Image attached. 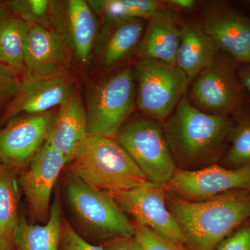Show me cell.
<instances>
[{"label":"cell","mask_w":250,"mask_h":250,"mask_svg":"<svg viewBox=\"0 0 250 250\" xmlns=\"http://www.w3.org/2000/svg\"><path fill=\"white\" fill-rule=\"evenodd\" d=\"M166 198L191 250H216L250 218V190H234L204 202Z\"/></svg>","instance_id":"obj_1"},{"label":"cell","mask_w":250,"mask_h":250,"mask_svg":"<svg viewBox=\"0 0 250 250\" xmlns=\"http://www.w3.org/2000/svg\"><path fill=\"white\" fill-rule=\"evenodd\" d=\"M164 130L176 164L195 168L213 161L233 127L226 116L195 107L186 94Z\"/></svg>","instance_id":"obj_2"},{"label":"cell","mask_w":250,"mask_h":250,"mask_svg":"<svg viewBox=\"0 0 250 250\" xmlns=\"http://www.w3.org/2000/svg\"><path fill=\"white\" fill-rule=\"evenodd\" d=\"M72 174L103 191H126L149 182L132 158L116 140L88 136L71 161Z\"/></svg>","instance_id":"obj_3"},{"label":"cell","mask_w":250,"mask_h":250,"mask_svg":"<svg viewBox=\"0 0 250 250\" xmlns=\"http://www.w3.org/2000/svg\"><path fill=\"white\" fill-rule=\"evenodd\" d=\"M136 104L134 73L129 67L100 80L87 98L88 136L116 138Z\"/></svg>","instance_id":"obj_4"},{"label":"cell","mask_w":250,"mask_h":250,"mask_svg":"<svg viewBox=\"0 0 250 250\" xmlns=\"http://www.w3.org/2000/svg\"><path fill=\"white\" fill-rule=\"evenodd\" d=\"M117 142L132 158L149 182L165 186L177 170V164L159 122L139 119L121 128Z\"/></svg>","instance_id":"obj_5"},{"label":"cell","mask_w":250,"mask_h":250,"mask_svg":"<svg viewBox=\"0 0 250 250\" xmlns=\"http://www.w3.org/2000/svg\"><path fill=\"white\" fill-rule=\"evenodd\" d=\"M136 105L157 122L166 121L186 95L189 80L176 65L141 59L135 67Z\"/></svg>","instance_id":"obj_6"},{"label":"cell","mask_w":250,"mask_h":250,"mask_svg":"<svg viewBox=\"0 0 250 250\" xmlns=\"http://www.w3.org/2000/svg\"><path fill=\"white\" fill-rule=\"evenodd\" d=\"M67 200L82 224L105 238L131 236L136 227L111 194L90 187L75 176L66 183Z\"/></svg>","instance_id":"obj_7"},{"label":"cell","mask_w":250,"mask_h":250,"mask_svg":"<svg viewBox=\"0 0 250 250\" xmlns=\"http://www.w3.org/2000/svg\"><path fill=\"white\" fill-rule=\"evenodd\" d=\"M166 192L165 186L149 182L132 190L110 194L138 225L149 228L167 241L184 246L187 244L185 234L167 207Z\"/></svg>","instance_id":"obj_8"},{"label":"cell","mask_w":250,"mask_h":250,"mask_svg":"<svg viewBox=\"0 0 250 250\" xmlns=\"http://www.w3.org/2000/svg\"><path fill=\"white\" fill-rule=\"evenodd\" d=\"M174 196L190 202L211 200L234 190H250V165L227 168L213 164L195 170H178L165 185Z\"/></svg>","instance_id":"obj_9"},{"label":"cell","mask_w":250,"mask_h":250,"mask_svg":"<svg viewBox=\"0 0 250 250\" xmlns=\"http://www.w3.org/2000/svg\"><path fill=\"white\" fill-rule=\"evenodd\" d=\"M76 93L75 83L65 73L40 77L24 73L17 93L11 100L5 117L47 113L65 104Z\"/></svg>","instance_id":"obj_10"},{"label":"cell","mask_w":250,"mask_h":250,"mask_svg":"<svg viewBox=\"0 0 250 250\" xmlns=\"http://www.w3.org/2000/svg\"><path fill=\"white\" fill-rule=\"evenodd\" d=\"M54 27L77 60L88 63L98 36V16L88 1H55Z\"/></svg>","instance_id":"obj_11"},{"label":"cell","mask_w":250,"mask_h":250,"mask_svg":"<svg viewBox=\"0 0 250 250\" xmlns=\"http://www.w3.org/2000/svg\"><path fill=\"white\" fill-rule=\"evenodd\" d=\"M66 164L63 154L46 142L31 159L29 170L22 176L21 183L36 218L45 220L48 216L52 190Z\"/></svg>","instance_id":"obj_12"},{"label":"cell","mask_w":250,"mask_h":250,"mask_svg":"<svg viewBox=\"0 0 250 250\" xmlns=\"http://www.w3.org/2000/svg\"><path fill=\"white\" fill-rule=\"evenodd\" d=\"M56 112L27 115L12 121L0 131V159L14 165L31 160L45 141Z\"/></svg>","instance_id":"obj_13"},{"label":"cell","mask_w":250,"mask_h":250,"mask_svg":"<svg viewBox=\"0 0 250 250\" xmlns=\"http://www.w3.org/2000/svg\"><path fill=\"white\" fill-rule=\"evenodd\" d=\"M68 50L62 35L55 29L31 26L24 50L26 73L40 77L65 73Z\"/></svg>","instance_id":"obj_14"},{"label":"cell","mask_w":250,"mask_h":250,"mask_svg":"<svg viewBox=\"0 0 250 250\" xmlns=\"http://www.w3.org/2000/svg\"><path fill=\"white\" fill-rule=\"evenodd\" d=\"M191 98L202 111L225 116L238 106L239 88L228 67L214 63L197 77L192 86Z\"/></svg>","instance_id":"obj_15"},{"label":"cell","mask_w":250,"mask_h":250,"mask_svg":"<svg viewBox=\"0 0 250 250\" xmlns=\"http://www.w3.org/2000/svg\"><path fill=\"white\" fill-rule=\"evenodd\" d=\"M88 136L86 111L76 92L56 112L45 142L63 154L67 162L70 163Z\"/></svg>","instance_id":"obj_16"},{"label":"cell","mask_w":250,"mask_h":250,"mask_svg":"<svg viewBox=\"0 0 250 250\" xmlns=\"http://www.w3.org/2000/svg\"><path fill=\"white\" fill-rule=\"evenodd\" d=\"M203 30L238 62L250 64V19L228 11H215L206 18Z\"/></svg>","instance_id":"obj_17"},{"label":"cell","mask_w":250,"mask_h":250,"mask_svg":"<svg viewBox=\"0 0 250 250\" xmlns=\"http://www.w3.org/2000/svg\"><path fill=\"white\" fill-rule=\"evenodd\" d=\"M103 23L97 39L98 54L104 67H113L126 59L139 45L144 22L141 19H131Z\"/></svg>","instance_id":"obj_18"},{"label":"cell","mask_w":250,"mask_h":250,"mask_svg":"<svg viewBox=\"0 0 250 250\" xmlns=\"http://www.w3.org/2000/svg\"><path fill=\"white\" fill-rule=\"evenodd\" d=\"M181 30L170 11L158 10L149 18L140 51L141 59L175 65Z\"/></svg>","instance_id":"obj_19"},{"label":"cell","mask_w":250,"mask_h":250,"mask_svg":"<svg viewBox=\"0 0 250 250\" xmlns=\"http://www.w3.org/2000/svg\"><path fill=\"white\" fill-rule=\"evenodd\" d=\"M218 49L216 42L203 29L186 24L181 30L175 65L189 81L196 80L202 72L215 63Z\"/></svg>","instance_id":"obj_20"},{"label":"cell","mask_w":250,"mask_h":250,"mask_svg":"<svg viewBox=\"0 0 250 250\" xmlns=\"http://www.w3.org/2000/svg\"><path fill=\"white\" fill-rule=\"evenodd\" d=\"M48 221L44 225H30L19 220L12 233L16 250H59L62 241V210L56 199L49 210Z\"/></svg>","instance_id":"obj_21"},{"label":"cell","mask_w":250,"mask_h":250,"mask_svg":"<svg viewBox=\"0 0 250 250\" xmlns=\"http://www.w3.org/2000/svg\"><path fill=\"white\" fill-rule=\"evenodd\" d=\"M31 27L14 16L0 24V64L25 73L24 50Z\"/></svg>","instance_id":"obj_22"},{"label":"cell","mask_w":250,"mask_h":250,"mask_svg":"<svg viewBox=\"0 0 250 250\" xmlns=\"http://www.w3.org/2000/svg\"><path fill=\"white\" fill-rule=\"evenodd\" d=\"M88 2L103 22L149 19L160 6L155 0H89Z\"/></svg>","instance_id":"obj_23"},{"label":"cell","mask_w":250,"mask_h":250,"mask_svg":"<svg viewBox=\"0 0 250 250\" xmlns=\"http://www.w3.org/2000/svg\"><path fill=\"white\" fill-rule=\"evenodd\" d=\"M18 190L14 176L0 167V233L12 236L18 222Z\"/></svg>","instance_id":"obj_24"},{"label":"cell","mask_w":250,"mask_h":250,"mask_svg":"<svg viewBox=\"0 0 250 250\" xmlns=\"http://www.w3.org/2000/svg\"><path fill=\"white\" fill-rule=\"evenodd\" d=\"M6 4L14 17L31 26L53 29L55 1L49 0H9Z\"/></svg>","instance_id":"obj_25"},{"label":"cell","mask_w":250,"mask_h":250,"mask_svg":"<svg viewBox=\"0 0 250 250\" xmlns=\"http://www.w3.org/2000/svg\"><path fill=\"white\" fill-rule=\"evenodd\" d=\"M231 146L225 161L232 168L250 165V121L240 125L231 131Z\"/></svg>","instance_id":"obj_26"},{"label":"cell","mask_w":250,"mask_h":250,"mask_svg":"<svg viewBox=\"0 0 250 250\" xmlns=\"http://www.w3.org/2000/svg\"><path fill=\"white\" fill-rule=\"evenodd\" d=\"M135 227V236L144 250H186L184 246L167 241L149 228L139 225Z\"/></svg>","instance_id":"obj_27"},{"label":"cell","mask_w":250,"mask_h":250,"mask_svg":"<svg viewBox=\"0 0 250 250\" xmlns=\"http://www.w3.org/2000/svg\"><path fill=\"white\" fill-rule=\"evenodd\" d=\"M19 72L0 64V103L12 100L21 85Z\"/></svg>","instance_id":"obj_28"},{"label":"cell","mask_w":250,"mask_h":250,"mask_svg":"<svg viewBox=\"0 0 250 250\" xmlns=\"http://www.w3.org/2000/svg\"><path fill=\"white\" fill-rule=\"evenodd\" d=\"M216 250H250V225L238 227L227 237Z\"/></svg>","instance_id":"obj_29"},{"label":"cell","mask_w":250,"mask_h":250,"mask_svg":"<svg viewBox=\"0 0 250 250\" xmlns=\"http://www.w3.org/2000/svg\"><path fill=\"white\" fill-rule=\"evenodd\" d=\"M62 250H106L85 241L66 222L62 225Z\"/></svg>","instance_id":"obj_30"},{"label":"cell","mask_w":250,"mask_h":250,"mask_svg":"<svg viewBox=\"0 0 250 250\" xmlns=\"http://www.w3.org/2000/svg\"><path fill=\"white\" fill-rule=\"evenodd\" d=\"M104 248L106 250H144L135 235L112 238Z\"/></svg>","instance_id":"obj_31"},{"label":"cell","mask_w":250,"mask_h":250,"mask_svg":"<svg viewBox=\"0 0 250 250\" xmlns=\"http://www.w3.org/2000/svg\"><path fill=\"white\" fill-rule=\"evenodd\" d=\"M238 76L242 84L250 93V64H247L244 67H242Z\"/></svg>","instance_id":"obj_32"},{"label":"cell","mask_w":250,"mask_h":250,"mask_svg":"<svg viewBox=\"0 0 250 250\" xmlns=\"http://www.w3.org/2000/svg\"><path fill=\"white\" fill-rule=\"evenodd\" d=\"M167 2L177 9L183 10L190 9L195 4V1L193 0H170Z\"/></svg>","instance_id":"obj_33"},{"label":"cell","mask_w":250,"mask_h":250,"mask_svg":"<svg viewBox=\"0 0 250 250\" xmlns=\"http://www.w3.org/2000/svg\"><path fill=\"white\" fill-rule=\"evenodd\" d=\"M14 17L6 1H0V24Z\"/></svg>","instance_id":"obj_34"},{"label":"cell","mask_w":250,"mask_h":250,"mask_svg":"<svg viewBox=\"0 0 250 250\" xmlns=\"http://www.w3.org/2000/svg\"><path fill=\"white\" fill-rule=\"evenodd\" d=\"M12 236L0 233V250H13Z\"/></svg>","instance_id":"obj_35"},{"label":"cell","mask_w":250,"mask_h":250,"mask_svg":"<svg viewBox=\"0 0 250 250\" xmlns=\"http://www.w3.org/2000/svg\"><path fill=\"white\" fill-rule=\"evenodd\" d=\"M248 2H249V3H248V4H249L250 5V1H248Z\"/></svg>","instance_id":"obj_36"}]
</instances>
